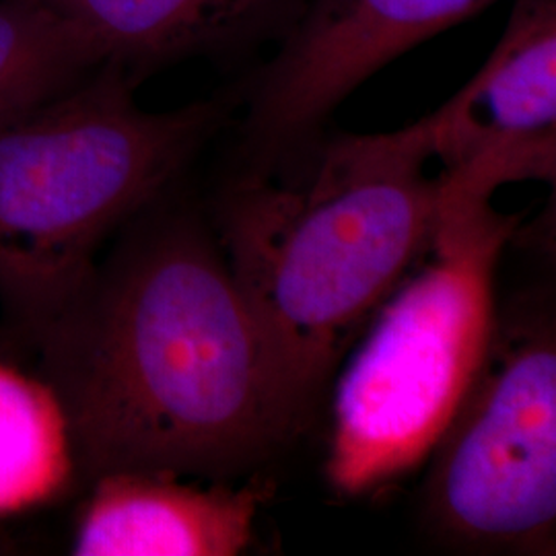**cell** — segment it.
<instances>
[{
	"instance_id": "1",
	"label": "cell",
	"mask_w": 556,
	"mask_h": 556,
	"mask_svg": "<svg viewBox=\"0 0 556 556\" xmlns=\"http://www.w3.org/2000/svg\"><path fill=\"white\" fill-rule=\"evenodd\" d=\"M31 355L80 491L124 470L229 480L301 433L211 223L169 194L103 248Z\"/></svg>"
},
{
	"instance_id": "2",
	"label": "cell",
	"mask_w": 556,
	"mask_h": 556,
	"mask_svg": "<svg viewBox=\"0 0 556 556\" xmlns=\"http://www.w3.org/2000/svg\"><path fill=\"white\" fill-rule=\"evenodd\" d=\"M410 126L319 142L298 178L239 172L208 219L303 429L358 330L427 250L443 186Z\"/></svg>"
},
{
	"instance_id": "3",
	"label": "cell",
	"mask_w": 556,
	"mask_h": 556,
	"mask_svg": "<svg viewBox=\"0 0 556 556\" xmlns=\"http://www.w3.org/2000/svg\"><path fill=\"white\" fill-rule=\"evenodd\" d=\"M114 64L0 112V342L34 353L103 248L167 197L227 122L223 100L149 112Z\"/></svg>"
},
{
	"instance_id": "4",
	"label": "cell",
	"mask_w": 556,
	"mask_h": 556,
	"mask_svg": "<svg viewBox=\"0 0 556 556\" xmlns=\"http://www.w3.org/2000/svg\"><path fill=\"white\" fill-rule=\"evenodd\" d=\"M517 225L491 199L443 192L427 250L338 378L326 477L340 495L374 493L427 462L486 353L498 260Z\"/></svg>"
},
{
	"instance_id": "5",
	"label": "cell",
	"mask_w": 556,
	"mask_h": 556,
	"mask_svg": "<svg viewBox=\"0 0 556 556\" xmlns=\"http://www.w3.org/2000/svg\"><path fill=\"white\" fill-rule=\"evenodd\" d=\"M425 464L422 514L443 544L555 553L556 328L546 299L497 309L477 376Z\"/></svg>"
},
{
	"instance_id": "6",
	"label": "cell",
	"mask_w": 556,
	"mask_h": 556,
	"mask_svg": "<svg viewBox=\"0 0 556 556\" xmlns=\"http://www.w3.org/2000/svg\"><path fill=\"white\" fill-rule=\"evenodd\" d=\"M495 0H305L277 52L248 85L241 172L293 178L338 105L420 41Z\"/></svg>"
},
{
	"instance_id": "7",
	"label": "cell",
	"mask_w": 556,
	"mask_h": 556,
	"mask_svg": "<svg viewBox=\"0 0 556 556\" xmlns=\"http://www.w3.org/2000/svg\"><path fill=\"white\" fill-rule=\"evenodd\" d=\"M443 190L493 199L514 181H555L556 0H516L491 56L452 100L413 124Z\"/></svg>"
},
{
	"instance_id": "8",
	"label": "cell",
	"mask_w": 556,
	"mask_h": 556,
	"mask_svg": "<svg viewBox=\"0 0 556 556\" xmlns=\"http://www.w3.org/2000/svg\"><path fill=\"white\" fill-rule=\"evenodd\" d=\"M80 503L71 553L79 556H236L254 540L264 493L157 472H108Z\"/></svg>"
},
{
	"instance_id": "9",
	"label": "cell",
	"mask_w": 556,
	"mask_h": 556,
	"mask_svg": "<svg viewBox=\"0 0 556 556\" xmlns=\"http://www.w3.org/2000/svg\"><path fill=\"white\" fill-rule=\"evenodd\" d=\"M66 21L100 66L135 80L197 59H236L277 43L305 0H27Z\"/></svg>"
},
{
	"instance_id": "10",
	"label": "cell",
	"mask_w": 556,
	"mask_h": 556,
	"mask_svg": "<svg viewBox=\"0 0 556 556\" xmlns=\"http://www.w3.org/2000/svg\"><path fill=\"white\" fill-rule=\"evenodd\" d=\"M77 491L79 464L56 392L34 369L0 357V521Z\"/></svg>"
},
{
	"instance_id": "11",
	"label": "cell",
	"mask_w": 556,
	"mask_h": 556,
	"mask_svg": "<svg viewBox=\"0 0 556 556\" xmlns=\"http://www.w3.org/2000/svg\"><path fill=\"white\" fill-rule=\"evenodd\" d=\"M98 68L59 15L36 2L0 0V112L54 96Z\"/></svg>"
}]
</instances>
